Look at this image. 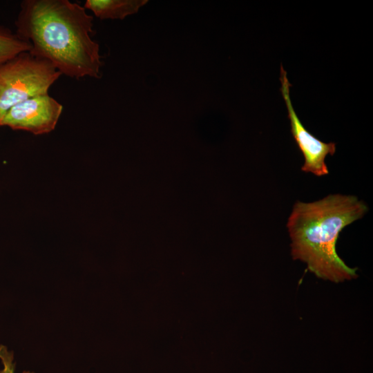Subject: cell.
Listing matches in <instances>:
<instances>
[{
  "instance_id": "6da1fadb",
  "label": "cell",
  "mask_w": 373,
  "mask_h": 373,
  "mask_svg": "<svg viewBox=\"0 0 373 373\" xmlns=\"http://www.w3.org/2000/svg\"><path fill=\"white\" fill-rule=\"evenodd\" d=\"M93 21L84 6L68 0H25L15 33L31 44V54L61 75L98 78L102 62L99 44L91 37Z\"/></svg>"
},
{
  "instance_id": "7a4b0ae2",
  "label": "cell",
  "mask_w": 373,
  "mask_h": 373,
  "mask_svg": "<svg viewBox=\"0 0 373 373\" xmlns=\"http://www.w3.org/2000/svg\"><path fill=\"white\" fill-rule=\"evenodd\" d=\"M367 210L357 197L341 194L296 202L287 224L293 259L305 262L311 272L324 280L338 283L356 278V269L338 256L336 245L340 232Z\"/></svg>"
},
{
  "instance_id": "3957f363",
  "label": "cell",
  "mask_w": 373,
  "mask_h": 373,
  "mask_svg": "<svg viewBox=\"0 0 373 373\" xmlns=\"http://www.w3.org/2000/svg\"><path fill=\"white\" fill-rule=\"evenodd\" d=\"M61 73L48 61L21 52L0 66V115L14 105L48 94Z\"/></svg>"
},
{
  "instance_id": "277c9868",
  "label": "cell",
  "mask_w": 373,
  "mask_h": 373,
  "mask_svg": "<svg viewBox=\"0 0 373 373\" xmlns=\"http://www.w3.org/2000/svg\"><path fill=\"white\" fill-rule=\"evenodd\" d=\"M62 110V105L48 94L37 96L9 108L0 126L35 135L48 133L55 128Z\"/></svg>"
},
{
  "instance_id": "5b68a950",
  "label": "cell",
  "mask_w": 373,
  "mask_h": 373,
  "mask_svg": "<svg viewBox=\"0 0 373 373\" xmlns=\"http://www.w3.org/2000/svg\"><path fill=\"white\" fill-rule=\"evenodd\" d=\"M280 80L281 93L287 106L288 118L290 121L291 132L305 159L301 170L316 176L326 175L329 173V171L325 160L327 155L334 154L336 144L322 142L305 128L293 107L289 96V88L291 85L282 65Z\"/></svg>"
},
{
  "instance_id": "8992f818",
  "label": "cell",
  "mask_w": 373,
  "mask_h": 373,
  "mask_svg": "<svg viewBox=\"0 0 373 373\" xmlns=\"http://www.w3.org/2000/svg\"><path fill=\"white\" fill-rule=\"evenodd\" d=\"M147 0H86L84 8L101 19H124L135 14Z\"/></svg>"
},
{
  "instance_id": "52a82bcc",
  "label": "cell",
  "mask_w": 373,
  "mask_h": 373,
  "mask_svg": "<svg viewBox=\"0 0 373 373\" xmlns=\"http://www.w3.org/2000/svg\"><path fill=\"white\" fill-rule=\"evenodd\" d=\"M31 48L28 41L0 26V66L21 52L30 51Z\"/></svg>"
},
{
  "instance_id": "ba28073f",
  "label": "cell",
  "mask_w": 373,
  "mask_h": 373,
  "mask_svg": "<svg viewBox=\"0 0 373 373\" xmlns=\"http://www.w3.org/2000/svg\"><path fill=\"white\" fill-rule=\"evenodd\" d=\"M0 359L3 366L0 373H15V364L14 363V354L3 345H0ZM22 373L33 372L23 371Z\"/></svg>"
},
{
  "instance_id": "9c48e42d",
  "label": "cell",
  "mask_w": 373,
  "mask_h": 373,
  "mask_svg": "<svg viewBox=\"0 0 373 373\" xmlns=\"http://www.w3.org/2000/svg\"><path fill=\"white\" fill-rule=\"evenodd\" d=\"M1 119H2V116L0 115V122H1Z\"/></svg>"
}]
</instances>
